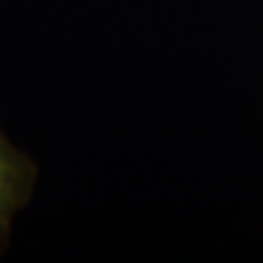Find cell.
Segmentation results:
<instances>
[{"label":"cell","instance_id":"6da1fadb","mask_svg":"<svg viewBox=\"0 0 263 263\" xmlns=\"http://www.w3.org/2000/svg\"><path fill=\"white\" fill-rule=\"evenodd\" d=\"M37 170L0 133V250L6 244L12 216L28 203Z\"/></svg>","mask_w":263,"mask_h":263}]
</instances>
